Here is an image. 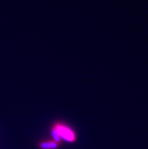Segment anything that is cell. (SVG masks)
<instances>
[{
	"mask_svg": "<svg viewBox=\"0 0 148 149\" xmlns=\"http://www.w3.org/2000/svg\"><path fill=\"white\" fill-rule=\"evenodd\" d=\"M53 129L56 130L58 134L60 136V138L64 139L66 141L69 142H74L76 140V135L74 132L67 126L58 123L53 127Z\"/></svg>",
	"mask_w": 148,
	"mask_h": 149,
	"instance_id": "cell-1",
	"label": "cell"
},
{
	"mask_svg": "<svg viewBox=\"0 0 148 149\" xmlns=\"http://www.w3.org/2000/svg\"><path fill=\"white\" fill-rule=\"evenodd\" d=\"M40 148L42 149H54L57 148L58 146V143L54 141L51 142H42L40 145Z\"/></svg>",
	"mask_w": 148,
	"mask_h": 149,
	"instance_id": "cell-2",
	"label": "cell"
}]
</instances>
